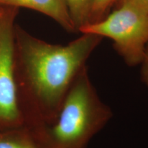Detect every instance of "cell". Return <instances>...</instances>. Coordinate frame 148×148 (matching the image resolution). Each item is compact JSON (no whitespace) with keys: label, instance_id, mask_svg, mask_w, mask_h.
Instances as JSON below:
<instances>
[{"label":"cell","instance_id":"cell-10","mask_svg":"<svg viewBox=\"0 0 148 148\" xmlns=\"http://www.w3.org/2000/svg\"><path fill=\"white\" fill-rule=\"evenodd\" d=\"M119 3H127L148 12V0H119Z\"/></svg>","mask_w":148,"mask_h":148},{"label":"cell","instance_id":"cell-4","mask_svg":"<svg viewBox=\"0 0 148 148\" xmlns=\"http://www.w3.org/2000/svg\"><path fill=\"white\" fill-rule=\"evenodd\" d=\"M18 10L8 7L0 21V132L23 127L14 75V27Z\"/></svg>","mask_w":148,"mask_h":148},{"label":"cell","instance_id":"cell-8","mask_svg":"<svg viewBox=\"0 0 148 148\" xmlns=\"http://www.w3.org/2000/svg\"><path fill=\"white\" fill-rule=\"evenodd\" d=\"M118 1L119 0H91L88 24L96 23L106 17L112 5Z\"/></svg>","mask_w":148,"mask_h":148},{"label":"cell","instance_id":"cell-5","mask_svg":"<svg viewBox=\"0 0 148 148\" xmlns=\"http://www.w3.org/2000/svg\"><path fill=\"white\" fill-rule=\"evenodd\" d=\"M6 7L32 9L52 18L67 32H75L66 0H0Z\"/></svg>","mask_w":148,"mask_h":148},{"label":"cell","instance_id":"cell-9","mask_svg":"<svg viewBox=\"0 0 148 148\" xmlns=\"http://www.w3.org/2000/svg\"><path fill=\"white\" fill-rule=\"evenodd\" d=\"M140 66V79L142 82L148 86V46L146 48L145 56Z\"/></svg>","mask_w":148,"mask_h":148},{"label":"cell","instance_id":"cell-2","mask_svg":"<svg viewBox=\"0 0 148 148\" xmlns=\"http://www.w3.org/2000/svg\"><path fill=\"white\" fill-rule=\"evenodd\" d=\"M112 117L111 108L101 100L87 66L75 77L54 123L38 140L40 148H86Z\"/></svg>","mask_w":148,"mask_h":148},{"label":"cell","instance_id":"cell-11","mask_svg":"<svg viewBox=\"0 0 148 148\" xmlns=\"http://www.w3.org/2000/svg\"><path fill=\"white\" fill-rule=\"evenodd\" d=\"M8 7L3 6V5H0V21L2 19V18L4 16L5 14L6 13L7 10H8Z\"/></svg>","mask_w":148,"mask_h":148},{"label":"cell","instance_id":"cell-3","mask_svg":"<svg viewBox=\"0 0 148 148\" xmlns=\"http://www.w3.org/2000/svg\"><path fill=\"white\" fill-rule=\"evenodd\" d=\"M79 32L110 38L125 64L137 66L143 61L148 46V12L121 3L102 20L85 25Z\"/></svg>","mask_w":148,"mask_h":148},{"label":"cell","instance_id":"cell-7","mask_svg":"<svg viewBox=\"0 0 148 148\" xmlns=\"http://www.w3.org/2000/svg\"><path fill=\"white\" fill-rule=\"evenodd\" d=\"M76 31L89 23L91 0H66Z\"/></svg>","mask_w":148,"mask_h":148},{"label":"cell","instance_id":"cell-6","mask_svg":"<svg viewBox=\"0 0 148 148\" xmlns=\"http://www.w3.org/2000/svg\"><path fill=\"white\" fill-rule=\"evenodd\" d=\"M0 148H40L23 127L0 132Z\"/></svg>","mask_w":148,"mask_h":148},{"label":"cell","instance_id":"cell-1","mask_svg":"<svg viewBox=\"0 0 148 148\" xmlns=\"http://www.w3.org/2000/svg\"><path fill=\"white\" fill-rule=\"evenodd\" d=\"M66 45L51 44L14 25V75L23 127L38 144L56 120L73 81L102 37L82 33Z\"/></svg>","mask_w":148,"mask_h":148}]
</instances>
